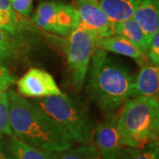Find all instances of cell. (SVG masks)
<instances>
[{
    "label": "cell",
    "mask_w": 159,
    "mask_h": 159,
    "mask_svg": "<svg viewBox=\"0 0 159 159\" xmlns=\"http://www.w3.org/2000/svg\"><path fill=\"white\" fill-rule=\"evenodd\" d=\"M12 136L47 152H60L75 142L61 125L34 103L13 89L6 91Z\"/></svg>",
    "instance_id": "cell-1"
},
{
    "label": "cell",
    "mask_w": 159,
    "mask_h": 159,
    "mask_svg": "<svg viewBox=\"0 0 159 159\" xmlns=\"http://www.w3.org/2000/svg\"><path fill=\"white\" fill-rule=\"evenodd\" d=\"M88 72L89 93L104 114L115 113L125 100L130 98L134 78L106 51L96 50Z\"/></svg>",
    "instance_id": "cell-2"
},
{
    "label": "cell",
    "mask_w": 159,
    "mask_h": 159,
    "mask_svg": "<svg viewBox=\"0 0 159 159\" xmlns=\"http://www.w3.org/2000/svg\"><path fill=\"white\" fill-rule=\"evenodd\" d=\"M117 125L122 148H143L157 145L158 98H127L118 113Z\"/></svg>",
    "instance_id": "cell-3"
},
{
    "label": "cell",
    "mask_w": 159,
    "mask_h": 159,
    "mask_svg": "<svg viewBox=\"0 0 159 159\" xmlns=\"http://www.w3.org/2000/svg\"><path fill=\"white\" fill-rule=\"evenodd\" d=\"M36 103L67 132L74 142L90 144L95 124L85 108L68 95L36 99Z\"/></svg>",
    "instance_id": "cell-4"
},
{
    "label": "cell",
    "mask_w": 159,
    "mask_h": 159,
    "mask_svg": "<svg viewBox=\"0 0 159 159\" xmlns=\"http://www.w3.org/2000/svg\"><path fill=\"white\" fill-rule=\"evenodd\" d=\"M97 38L95 33L81 23L67 38L66 53L69 79L71 86L77 92L84 86L91 58L97 50Z\"/></svg>",
    "instance_id": "cell-5"
},
{
    "label": "cell",
    "mask_w": 159,
    "mask_h": 159,
    "mask_svg": "<svg viewBox=\"0 0 159 159\" xmlns=\"http://www.w3.org/2000/svg\"><path fill=\"white\" fill-rule=\"evenodd\" d=\"M32 20L47 32L66 37L80 23L74 6L54 1L41 2L32 15Z\"/></svg>",
    "instance_id": "cell-6"
},
{
    "label": "cell",
    "mask_w": 159,
    "mask_h": 159,
    "mask_svg": "<svg viewBox=\"0 0 159 159\" xmlns=\"http://www.w3.org/2000/svg\"><path fill=\"white\" fill-rule=\"evenodd\" d=\"M16 84L18 94L23 97L41 99L63 94L52 75L39 68L29 69Z\"/></svg>",
    "instance_id": "cell-7"
},
{
    "label": "cell",
    "mask_w": 159,
    "mask_h": 159,
    "mask_svg": "<svg viewBox=\"0 0 159 159\" xmlns=\"http://www.w3.org/2000/svg\"><path fill=\"white\" fill-rule=\"evenodd\" d=\"M117 121L118 113L110 114L95 128L92 141L100 159H119L122 145Z\"/></svg>",
    "instance_id": "cell-8"
},
{
    "label": "cell",
    "mask_w": 159,
    "mask_h": 159,
    "mask_svg": "<svg viewBox=\"0 0 159 159\" xmlns=\"http://www.w3.org/2000/svg\"><path fill=\"white\" fill-rule=\"evenodd\" d=\"M80 23L98 38L114 35V23L109 20L98 5V0H74Z\"/></svg>",
    "instance_id": "cell-9"
},
{
    "label": "cell",
    "mask_w": 159,
    "mask_h": 159,
    "mask_svg": "<svg viewBox=\"0 0 159 159\" xmlns=\"http://www.w3.org/2000/svg\"><path fill=\"white\" fill-rule=\"evenodd\" d=\"M97 49L130 57L141 67L149 64L147 55L142 54L128 40L119 35H112L105 38H97Z\"/></svg>",
    "instance_id": "cell-10"
},
{
    "label": "cell",
    "mask_w": 159,
    "mask_h": 159,
    "mask_svg": "<svg viewBox=\"0 0 159 159\" xmlns=\"http://www.w3.org/2000/svg\"><path fill=\"white\" fill-rule=\"evenodd\" d=\"M159 89V67L148 64L141 67L134 79L130 98L157 97Z\"/></svg>",
    "instance_id": "cell-11"
},
{
    "label": "cell",
    "mask_w": 159,
    "mask_h": 159,
    "mask_svg": "<svg viewBox=\"0 0 159 159\" xmlns=\"http://www.w3.org/2000/svg\"><path fill=\"white\" fill-rule=\"evenodd\" d=\"M133 18L151 42L155 34L159 32V0H142Z\"/></svg>",
    "instance_id": "cell-12"
},
{
    "label": "cell",
    "mask_w": 159,
    "mask_h": 159,
    "mask_svg": "<svg viewBox=\"0 0 159 159\" xmlns=\"http://www.w3.org/2000/svg\"><path fill=\"white\" fill-rule=\"evenodd\" d=\"M142 0H98V5L112 23L123 22L133 18Z\"/></svg>",
    "instance_id": "cell-13"
},
{
    "label": "cell",
    "mask_w": 159,
    "mask_h": 159,
    "mask_svg": "<svg viewBox=\"0 0 159 159\" xmlns=\"http://www.w3.org/2000/svg\"><path fill=\"white\" fill-rule=\"evenodd\" d=\"M114 35H119L128 40L142 54L147 55L150 41L134 18L123 22L114 23Z\"/></svg>",
    "instance_id": "cell-14"
},
{
    "label": "cell",
    "mask_w": 159,
    "mask_h": 159,
    "mask_svg": "<svg viewBox=\"0 0 159 159\" xmlns=\"http://www.w3.org/2000/svg\"><path fill=\"white\" fill-rule=\"evenodd\" d=\"M25 48L23 38L13 35L0 27V62L15 60Z\"/></svg>",
    "instance_id": "cell-15"
},
{
    "label": "cell",
    "mask_w": 159,
    "mask_h": 159,
    "mask_svg": "<svg viewBox=\"0 0 159 159\" xmlns=\"http://www.w3.org/2000/svg\"><path fill=\"white\" fill-rule=\"evenodd\" d=\"M9 143L16 159H52L51 152L31 146L16 137H9Z\"/></svg>",
    "instance_id": "cell-16"
},
{
    "label": "cell",
    "mask_w": 159,
    "mask_h": 159,
    "mask_svg": "<svg viewBox=\"0 0 159 159\" xmlns=\"http://www.w3.org/2000/svg\"><path fill=\"white\" fill-rule=\"evenodd\" d=\"M52 159H98L99 156L94 144H80L60 152H51Z\"/></svg>",
    "instance_id": "cell-17"
},
{
    "label": "cell",
    "mask_w": 159,
    "mask_h": 159,
    "mask_svg": "<svg viewBox=\"0 0 159 159\" xmlns=\"http://www.w3.org/2000/svg\"><path fill=\"white\" fill-rule=\"evenodd\" d=\"M119 159H158L157 145L143 148L123 147L120 149Z\"/></svg>",
    "instance_id": "cell-18"
},
{
    "label": "cell",
    "mask_w": 159,
    "mask_h": 159,
    "mask_svg": "<svg viewBox=\"0 0 159 159\" xmlns=\"http://www.w3.org/2000/svg\"><path fill=\"white\" fill-rule=\"evenodd\" d=\"M0 134L12 136L9 123V103L6 92H0Z\"/></svg>",
    "instance_id": "cell-19"
},
{
    "label": "cell",
    "mask_w": 159,
    "mask_h": 159,
    "mask_svg": "<svg viewBox=\"0 0 159 159\" xmlns=\"http://www.w3.org/2000/svg\"><path fill=\"white\" fill-rule=\"evenodd\" d=\"M0 27L6 29V31H8L11 34L23 38V32L26 30H29V24L24 25V24L16 22L7 14L0 10Z\"/></svg>",
    "instance_id": "cell-20"
},
{
    "label": "cell",
    "mask_w": 159,
    "mask_h": 159,
    "mask_svg": "<svg viewBox=\"0 0 159 159\" xmlns=\"http://www.w3.org/2000/svg\"><path fill=\"white\" fill-rule=\"evenodd\" d=\"M34 0H9L11 8L18 14L28 18L32 12Z\"/></svg>",
    "instance_id": "cell-21"
},
{
    "label": "cell",
    "mask_w": 159,
    "mask_h": 159,
    "mask_svg": "<svg viewBox=\"0 0 159 159\" xmlns=\"http://www.w3.org/2000/svg\"><path fill=\"white\" fill-rule=\"evenodd\" d=\"M16 83V78L4 65L0 63V92H6Z\"/></svg>",
    "instance_id": "cell-22"
},
{
    "label": "cell",
    "mask_w": 159,
    "mask_h": 159,
    "mask_svg": "<svg viewBox=\"0 0 159 159\" xmlns=\"http://www.w3.org/2000/svg\"><path fill=\"white\" fill-rule=\"evenodd\" d=\"M148 61L155 66H159V32L155 34L147 51Z\"/></svg>",
    "instance_id": "cell-23"
},
{
    "label": "cell",
    "mask_w": 159,
    "mask_h": 159,
    "mask_svg": "<svg viewBox=\"0 0 159 159\" xmlns=\"http://www.w3.org/2000/svg\"><path fill=\"white\" fill-rule=\"evenodd\" d=\"M0 10L3 12H5L6 14H7L9 17L11 18L16 22L24 24V25H29V21L27 20V18L23 17V16L18 14L17 12L13 11L9 0H0Z\"/></svg>",
    "instance_id": "cell-24"
},
{
    "label": "cell",
    "mask_w": 159,
    "mask_h": 159,
    "mask_svg": "<svg viewBox=\"0 0 159 159\" xmlns=\"http://www.w3.org/2000/svg\"><path fill=\"white\" fill-rule=\"evenodd\" d=\"M0 159H16L10 147L9 138L3 134H0Z\"/></svg>",
    "instance_id": "cell-25"
},
{
    "label": "cell",
    "mask_w": 159,
    "mask_h": 159,
    "mask_svg": "<svg viewBox=\"0 0 159 159\" xmlns=\"http://www.w3.org/2000/svg\"><path fill=\"white\" fill-rule=\"evenodd\" d=\"M98 159H100V158H98Z\"/></svg>",
    "instance_id": "cell-26"
}]
</instances>
